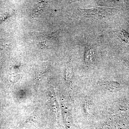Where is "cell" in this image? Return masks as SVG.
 <instances>
[{
    "label": "cell",
    "mask_w": 129,
    "mask_h": 129,
    "mask_svg": "<svg viewBox=\"0 0 129 129\" xmlns=\"http://www.w3.org/2000/svg\"><path fill=\"white\" fill-rule=\"evenodd\" d=\"M114 8L97 7L89 9H80L81 13L85 18L90 20H101L110 15Z\"/></svg>",
    "instance_id": "obj_1"
},
{
    "label": "cell",
    "mask_w": 129,
    "mask_h": 129,
    "mask_svg": "<svg viewBox=\"0 0 129 129\" xmlns=\"http://www.w3.org/2000/svg\"><path fill=\"white\" fill-rule=\"evenodd\" d=\"M95 56V47L92 45L86 46L85 55V62L86 64H92L94 61Z\"/></svg>",
    "instance_id": "obj_2"
},
{
    "label": "cell",
    "mask_w": 129,
    "mask_h": 129,
    "mask_svg": "<svg viewBox=\"0 0 129 129\" xmlns=\"http://www.w3.org/2000/svg\"><path fill=\"white\" fill-rule=\"evenodd\" d=\"M103 85L110 89L112 92H116L121 89L123 86L120 83L117 81H106L102 83Z\"/></svg>",
    "instance_id": "obj_3"
},
{
    "label": "cell",
    "mask_w": 129,
    "mask_h": 129,
    "mask_svg": "<svg viewBox=\"0 0 129 129\" xmlns=\"http://www.w3.org/2000/svg\"><path fill=\"white\" fill-rule=\"evenodd\" d=\"M119 37L123 41L129 44V34L124 31H119L118 34Z\"/></svg>",
    "instance_id": "obj_4"
},
{
    "label": "cell",
    "mask_w": 129,
    "mask_h": 129,
    "mask_svg": "<svg viewBox=\"0 0 129 129\" xmlns=\"http://www.w3.org/2000/svg\"><path fill=\"white\" fill-rule=\"evenodd\" d=\"M59 33V30L56 31V32H54L52 34H49L47 35L42 36L46 38H49V39H52V38H55L58 36Z\"/></svg>",
    "instance_id": "obj_5"
},
{
    "label": "cell",
    "mask_w": 129,
    "mask_h": 129,
    "mask_svg": "<svg viewBox=\"0 0 129 129\" xmlns=\"http://www.w3.org/2000/svg\"><path fill=\"white\" fill-rule=\"evenodd\" d=\"M10 13H5V14H2L0 15V21L3 19H5V18H6L8 17V16H10Z\"/></svg>",
    "instance_id": "obj_6"
},
{
    "label": "cell",
    "mask_w": 129,
    "mask_h": 129,
    "mask_svg": "<svg viewBox=\"0 0 129 129\" xmlns=\"http://www.w3.org/2000/svg\"><path fill=\"white\" fill-rule=\"evenodd\" d=\"M124 62L125 65L129 69V59H127V60H124Z\"/></svg>",
    "instance_id": "obj_7"
},
{
    "label": "cell",
    "mask_w": 129,
    "mask_h": 129,
    "mask_svg": "<svg viewBox=\"0 0 129 129\" xmlns=\"http://www.w3.org/2000/svg\"><path fill=\"white\" fill-rule=\"evenodd\" d=\"M39 44L40 46L42 47H45L46 46L45 41H44V42H40Z\"/></svg>",
    "instance_id": "obj_8"
}]
</instances>
